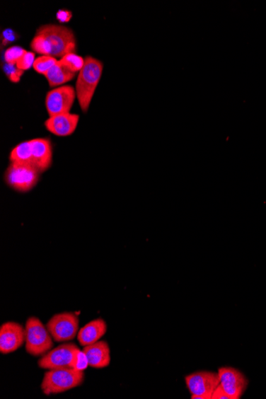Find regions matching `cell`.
<instances>
[{"mask_svg": "<svg viewBox=\"0 0 266 399\" xmlns=\"http://www.w3.org/2000/svg\"><path fill=\"white\" fill-rule=\"evenodd\" d=\"M39 170L28 164L11 163L6 170L4 181L10 188L18 193H28L37 186L40 179Z\"/></svg>", "mask_w": 266, "mask_h": 399, "instance_id": "cell-5", "label": "cell"}, {"mask_svg": "<svg viewBox=\"0 0 266 399\" xmlns=\"http://www.w3.org/2000/svg\"><path fill=\"white\" fill-rule=\"evenodd\" d=\"M26 341L25 348L30 356L35 357H43L54 347L53 337L50 333L47 325L35 316L28 318L25 326Z\"/></svg>", "mask_w": 266, "mask_h": 399, "instance_id": "cell-4", "label": "cell"}, {"mask_svg": "<svg viewBox=\"0 0 266 399\" xmlns=\"http://www.w3.org/2000/svg\"><path fill=\"white\" fill-rule=\"evenodd\" d=\"M63 65H65L71 71L77 74L79 73L82 68L85 66L86 60L82 58V57L78 55L75 53H69L65 56H63L61 60H59Z\"/></svg>", "mask_w": 266, "mask_h": 399, "instance_id": "cell-18", "label": "cell"}, {"mask_svg": "<svg viewBox=\"0 0 266 399\" xmlns=\"http://www.w3.org/2000/svg\"><path fill=\"white\" fill-rule=\"evenodd\" d=\"M58 62L52 56L42 55L35 59L33 68L37 73L45 75Z\"/></svg>", "mask_w": 266, "mask_h": 399, "instance_id": "cell-19", "label": "cell"}, {"mask_svg": "<svg viewBox=\"0 0 266 399\" xmlns=\"http://www.w3.org/2000/svg\"><path fill=\"white\" fill-rule=\"evenodd\" d=\"M185 382L192 399H212L220 379L218 373L198 371L186 376Z\"/></svg>", "mask_w": 266, "mask_h": 399, "instance_id": "cell-8", "label": "cell"}, {"mask_svg": "<svg viewBox=\"0 0 266 399\" xmlns=\"http://www.w3.org/2000/svg\"><path fill=\"white\" fill-rule=\"evenodd\" d=\"M88 366L87 357L83 352L81 351L79 354V357L77 361V364H76L75 369H78L80 371H84L87 369Z\"/></svg>", "mask_w": 266, "mask_h": 399, "instance_id": "cell-25", "label": "cell"}, {"mask_svg": "<svg viewBox=\"0 0 266 399\" xmlns=\"http://www.w3.org/2000/svg\"><path fill=\"white\" fill-rule=\"evenodd\" d=\"M212 399H231L219 384L213 393Z\"/></svg>", "mask_w": 266, "mask_h": 399, "instance_id": "cell-26", "label": "cell"}, {"mask_svg": "<svg viewBox=\"0 0 266 399\" xmlns=\"http://www.w3.org/2000/svg\"><path fill=\"white\" fill-rule=\"evenodd\" d=\"M26 341V332L18 323L8 321L0 327V352L10 354L20 349Z\"/></svg>", "mask_w": 266, "mask_h": 399, "instance_id": "cell-10", "label": "cell"}, {"mask_svg": "<svg viewBox=\"0 0 266 399\" xmlns=\"http://www.w3.org/2000/svg\"><path fill=\"white\" fill-rule=\"evenodd\" d=\"M36 34L46 40L50 56L62 58L69 53L76 52V40L71 29L54 24L44 25L37 30Z\"/></svg>", "mask_w": 266, "mask_h": 399, "instance_id": "cell-3", "label": "cell"}, {"mask_svg": "<svg viewBox=\"0 0 266 399\" xmlns=\"http://www.w3.org/2000/svg\"><path fill=\"white\" fill-rule=\"evenodd\" d=\"M85 60V66L76 82L75 91L81 110L87 112L103 76L104 66L103 62L91 56H87Z\"/></svg>", "mask_w": 266, "mask_h": 399, "instance_id": "cell-1", "label": "cell"}, {"mask_svg": "<svg viewBox=\"0 0 266 399\" xmlns=\"http://www.w3.org/2000/svg\"><path fill=\"white\" fill-rule=\"evenodd\" d=\"M84 380V371L75 369L49 370L44 374L41 388L44 395H57L78 388Z\"/></svg>", "mask_w": 266, "mask_h": 399, "instance_id": "cell-2", "label": "cell"}, {"mask_svg": "<svg viewBox=\"0 0 266 399\" xmlns=\"http://www.w3.org/2000/svg\"><path fill=\"white\" fill-rule=\"evenodd\" d=\"M33 166L41 173L46 172L53 163V147L49 138L30 140Z\"/></svg>", "mask_w": 266, "mask_h": 399, "instance_id": "cell-12", "label": "cell"}, {"mask_svg": "<svg viewBox=\"0 0 266 399\" xmlns=\"http://www.w3.org/2000/svg\"><path fill=\"white\" fill-rule=\"evenodd\" d=\"M72 11L67 9H60L57 12L56 18L61 23H66L71 21Z\"/></svg>", "mask_w": 266, "mask_h": 399, "instance_id": "cell-24", "label": "cell"}, {"mask_svg": "<svg viewBox=\"0 0 266 399\" xmlns=\"http://www.w3.org/2000/svg\"><path fill=\"white\" fill-rule=\"evenodd\" d=\"M35 59V52H27L23 55L22 58L17 62L16 66L23 71H28L31 67H33Z\"/></svg>", "mask_w": 266, "mask_h": 399, "instance_id": "cell-22", "label": "cell"}, {"mask_svg": "<svg viewBox=\"0 0 266 399\" xmlns=\"http://www.w3.org/2000/svg\"><path fill=\"white\" fill-rule=\"evenodd\" d=\"M26 52L27 50H24L22 47H11L5 50V62L9 63V64L16 65L17 62L20 60Z\"/></svg>", "mask_w": 266, "mask_h": 399, "instance_id": "cell-20", "label": "cell"}, {"mask_svg": "<svg viewBox=\"0 0 266 399\" xmlns=\"http://www.w3.org/2000/svg\"><path fill=\"white\" fill-rule=\"evenodd\" d=\"M88 366L93 369H103L110 364V348L107 342L99 340L97 343L86 346L83 348Z\"/></svg>", "mask_w": 266, "mask_h": 399, "instance_id": "cell-14", "label": "cell"}, {"mask_svg": "<svg viewBox=\"0 0 266 399\" xmlns=\"http://www.w3.org/2000/svg\"><path fill=\"white\" fill-rule=\"evenodd\" d=\"M3 69L8 79L12 82H15V83L21 81L24 74V71L18 69L16 65L9 64V63L7 62L4 63Z\"/></svg>", "mask_w": 266, "mask_h": 399, "instance_id": "cell-21", "label": "cell"}, {"mask_svg": "<svg viewBox=\"0 0 266 399\" xmlns=\"http://www.w3.org/2000/svg\"><path fill=\"white\" fill-rule=\"evenodd\" d=\"M221 388L231 399H239L248 386L243 374L233 367H220L218 371Z\"/></svg>", "mask_w": 266, "mask_h": 399, "instance_id": "cell-11", "label": "cell"}, {"mask_svg": "<svg viewBox=\"0 0 266 399\" xmlns=\"http://www.w3.org/2000/svg\"><path fill=\"white\" fill-rule=\"evenodd\" d=\"M80 117L71 112L50 117L44 123L45 128L52 134L59 137L71 136L77 129Z\"/></svg>", "mask_w": 266, "mask_h": 399, "instance_id": "cell-13", "label": "cell"}, {"mask_svg": "<svg viewBox=\"0 0 266 399\" xmlns=\"http://www.w3.org/2000/svg\"><path fill=\"white\" fill-rule=\"evenodd\" d=\"M107 332L106 322L101 318L93 320L82 327L77 335L79 344L82 347L97 343Z\"/></svg>", "mask_w": 266, "mask_h": 399, "instance_id": "cell-15", "label": "cell"}, {"mask_svg": "<svg viewBox=\"0 0 266 399\" xmlns=\"http://www.w3.org/2000/svg\"><path fill=\"white\" fill-rule=\"evenodd\" d=\"M47 328L54 341H71L79 332V318L74 313L55 314L47 322Z\"/></svg>", "mask_w": 266, "mask_h": 399, "instance_id": "cell-7", "label": "cell"}, {"mask_svg": "<svg viewBox=\"0 0 266 399\" xmlns=\"http://www.w3.org/2000/svg\"><path fill=\"white\" fill-rule=\"evenodd\" d=\"M74 73L65 65L59 61L56 64L50 68L45 74V77L50 87H57L66 83L75 77Z\"/></svg>", "mask_w": 266, "mask_h": 399, "instance_id": "cell-16", "label": "cell"}, {"mask_svg": "<svg viewBox=\"0 0 266 399\" xmlns=\"http://www.w3.org/2000/svg\"><path fill=\"white\" fill-rule=\"evenodd\" d=\"M77 98L75 88L71 86H62L50 91L46 97V108L50 117L71 112Z\"/></svg>", "mask_w": 266, "mask_h": 399, "instance_id": "cell-9", "label": "cell"}, {"mask_svg": "<svg viewBox=\"0 0 266 399\" xmlns=\"http://www.w3.org/2000/svg\"><path fill=\"white\" fill-rule=\"evenodd\" d=\"M9 160L11 163L33 166V153H31L30 141L21 142L12 149Z\"/></svg>", "mask_w": 266, "mask_h": 399, "instance_id": "cell-17", "label": "cell"}, {"mask_svg": "<svg viewBox=\"0 0 266 399\" xmlns=\"http://www.w3.org/2000/svg\"><path fill=\"white\" fill-rule=\"evenodd\" d=\"M81 351L74 344H64L52 348L39 360L40 369L47 370L75 369Z\"/></svg>", "mask_w": 266, "mask_h": 399, "instance_id": "cell-6", "label": "cell"}, {"mask_svg": "<svg viewBox=\"0 0 266 399\" xmlns=\"http://www.w3.org/2000/svg\"><path fill=\"white\" fill-rule=\"evenodd\" d=\"M18 37V35L13 29H5L1 35L2 47L8 46L9 44L16 42Z\"/></svg>", "mask_w": 266, "mask_h": 399, "instance_id": "cell-23", "label": "cell"}]
</instances>
